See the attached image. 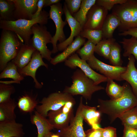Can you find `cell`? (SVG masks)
I'll list each match as a JSON object with an SVG mask.
<instances>
[{"mask_svg":"<svg viewBox=\"0 0 137 137\" xmlns=\"http://www.w3.org/2000/svg\"><path fill=\"white\" fill-rule=\"evenodd\" d=\"M61 1L60 0H45L44 7L48 6H50L53 5L57 4Z\"/></svg>","mask_w":137,"mask_h":137,"instance_id":"cell-44","label":"cell"},{"mask_svg":"<svg viewBox=\"0 0 137 137\" xmlns=\"http://www.w3.org/2000/svg\"><path fill=\"white\" fill-rule=\"evenodd\" d=\"M85 39L79 35L76 37L72 42L61 53L52 58L50 62L54 65L65 61L70 56L77 52L85 42Z\"/></svg>","mask_w":137,"mask_h":137,"instance_id":"cell-18","label":"cell"},{"mask_svg":"<svg viewBox=\"0 0 137 137\" xmlns=\"http://www.w3.org/2000/svg\"><path fill=\"white\" fill-rule=\"evenodd\" d=\"M23 127L15 120L0 122V137H23Z\"/></svg>","mask_w":137,"mask_h":137,"instance_id":"cell-17","label":"cell"},{"mask_svg":"<svg viewBox=\"0 0 137 137\" xmlns=\"http://www.w3.org/2000/svg\"><path fill=\"white\" fill-rule=\"evenodd\" d=\"M124 83V93L119 98L109 100L98 99V110L101 113L107 115L111 123L126 111L137 106V96L129 84L127 82Z\"/></svg>","mask_w":137,"mask_h":137,"instance_id":"cell-1","label":"cell"},{"mask_svg":"<svg viewBox=\"0 0 137 137\" xmlns=\"http://www.w3.org/2000/svg\"><path fill=\"white\" fill-rule=\"evenodd\" d=\"M120 24V20L115 14L112 13L108 15L101 29L102 39L113 38V34L114 30Z\"/></svg>","mask_w":137,"mask_h":137,"instance_id":"cell-24","label":"cell"},{"mask_svg":"<svg viewBox=\"0 0 137 137\" xmlns=\"http://www.w3.org/2000/svg\"><path fill=\"white\" fill-rule=\"evenodd\" d=\"M118 118L124 127L137 129V106L126 111Z\"/></svg>","mask_w":137,"mask_h":137,"instance_id":"cell-31","label":"cell"},{"mask_svg":"<svg viewBox=\"0 0 137 137\" xmlns=\"http://www.w3.org/2000/svg\"><path fill=\"white\" fill-rule=\"evenodd\" d=\"M64 62L65 65L71 68H79L87 76L93 81L95 85L107 81L108 78L94 71L87 61L82 59L77 54H73Z\"/></svg>","mask_w":137,"mask_h":137,"instance_id":"cell-9","label":"cell"},{"mask_svg":"<svg viewBox=\"0 0 137 137\" xmlns=\"http://www.w3.org/2000/svg\"><path fill=\"white\" fill-rule=\"evenodd\" d=\"M6 78L12 79L13 80L10 81L11 83H20L24 78L19 72L16 65L12 60L8 63L0 74V79Z\"/></svg>","mask_w":137,"mask_h":137,"instance_id":"cell-26","label":"cell"},{"mask_svg":"<svg viewBox=\"0 0 137 137\" xmlns=\"http://www.w3.org/2000/svg\"><path fill=\"white\" fill-rule=\"evenodd\" d=\"M15 5L12 0H0V20L15 21L14 16Z\"/></svg>","mask_w":137,"mask_h":137,"instance_id":"cell-28","label":"cell"},{"mask_svg":"<svg viewBox=\"0 0 137 137\" xmlns=\"http://www.w3.org/2000/svg\"><path fill=\"white\" fill-rule=\"evenodd\" d=\"M74 117L73 110L65 113L63 111L62 108L57 110L50 111L47 115L49 122L54 128L59 130L68 126Z\"/></svg>","mask_w":137,"mask_h":137,"instance_id":"cell-16","label":"cell"},{"mask_svg":"<svg viewBox=\"0 0 137 137\" xmlns=\"http://www.w3.org/2000/svg\"><path fill=\"white\" fill-rule=\"evenodd\" d=\"M50 7L49 19H50L53 21L56 28L55 33L52 37L51 43L53 47L51 52L55 54L58 51L57 46V41H58L60 43L66 39L63 28L67 23L62 19V16L64 13L62 5L60 2L51 6Z\"/></svg>","mask_w":137,"mask_h":137,"instance_id":"cell-8","label":"cell"},{"mask_svg":"<svg viewBox=\"0 0 137 137\" xmlns=\"http://www.w3.org/2000/svg\"><path fill=\"white\" fill-rule=\"evenodd\" d=\"M108 12L102 6L96 4L93 5L88 12L87 21L83 29L101 30Z\"/></svg>","mask_w":137,"mask_h":137,"instance_id":"cell-12","label":"cell"},{"mask_svg":"<svg viewBox=\"0 0 137 137\" xmlns=\"http://www.w3.org/2000/svg\"><path fill=\"white\" fill-rule=\"evenodd\" d=\"M79 36L87 38L96 45L102 39L101 30H95L88 29H83Z\"/></svg>","mask_w":137,"mask_h":137,"instance_id":"cell-34","label":"cell"},{"mask_svg":"<svg viewBox=\"0 0 137 137\" xmlns=\"http://www.w3.org/2000/svg\"><path fill=\"white\" fill-rule=\"evenodd\" d=\"M101 137H116V129L110 126L102 128Z\"/></svg>","mask_w":137,"mask_h":137,"instance_id":"cell-39","label":"cell"},{"mask_svg":"<svg viewBox=\"0 0 137 137\" xmlns=\"http://www.w3.org/2000/svg\"><path fill=\"white\" fill-rule=\"evenodd\" d=\"M121 48L120 45L115 41L111 45L109 59L112 65L122 66L123 61L121 56Z\"/></svg>","mask_w":137,"mask_h":137,"instance_id":"cell-33","label":"cell"},{"mask_svg":"<svg viewBox=\"0 0 137 137\" xmlns=\"http://www.w3.org/2000/svg\"><path fill=\"white\" fill-rule=\"evenodd\" d=\"M106 88V92L111 99H115L121 97L125 89L124 83L121 86L114 81L113 80L108 79Z\"/></svg>","mask_w":137,"mask_h":137,"instance_id":"cell-30","label":"cell"},{"mask_svg":"<svg viewBox=\"0 0 137 137\" xmlns=\"http://www.w3.org/2000/svg\"><path fill=\"white\" fill-rule=\"evenodd\" d=\"M31 29L33 35L29 45L40 52L43 58L50 61L52 53L48 48L47 44L51 43L53 37L45 25L36 24L32 26Z\"/></svg>","mask_w":137,"mask_h":137,"instance_id":"cell-6","label":"cell"},{"mask_svg":"<svg viewBox=\"0 0 137 137\" xmlns=\"http://www.w3.org/2000/svg\"><path fill=\"white\" fill-rule=\"evenodd\" d=\"M96 1V0H82L79 10L73 15L80 24L82 29L86 22L88 12L95 4Z\"/></svg>","mask_w":137,"mask_h":137,"instance_id":"cell-27","label":"cell"},{"mask_svg":"<svg viewBox=\"0 0 137 137\" xmlns=\"http://www.w3.org/2000/svg\"><path fill=\"white\" fill-rule=\"evenodd\" d=\"M82 113L83 119L89 125L92 129H96L100 128L99 124L101 120V113L96 107L82 105Z\"/></svg>","mask_w":137,"mask_h":137,"instance_id":"cell-23","label":"cell"},{"mask_svg":"<svg viewBox=\"0 0 137 137\" xmlns=\"http://www.w3.org/2000/svg\"><path fill=\"white\" fill-rule=\"evenodd\" d=\"M122 137H137V129L124 127Z\"/></svg>","mask_w":137,"mask_h":137,"instance_id":"cell-40","label":"cell"},{"mask_svg":"<svg viewBox=\"0 0 137 137\" xmlns=\"http://www.w3.org/2000/svg\"><path fill=\"white\" fill-rule=\"evenodd\" d=\"M23 44L14 32L2 30L0 39V72L15 58Z\"/></svg>","mask_w":137,"mask_h":137,"instance_id":"cell-4","label":"cell"},{"mask_svg":"<svg viewBox=\"0 0 137 137\" xmlns=\"http://www.w3.org/2000/svg\"><path fill=\"white\" fill-rule=\"evenodd\" d=\"M36 50L30 45L23 44L16 56L12 60L18 69L22 68L28 64L31 60L33 54Z\"/></svg>","mask_w":137,"mask_h":137,"instance_id":"cell-22","label":"cell"},{"mask_svg":"<svg viewBox=\"0 0 137 137\" xmlns=\"http://www.w3.org/2000/svg\"><path fill=\"white\" fill-rule=\"evenodd\" d=\"M96 45L88 40L76 52L82 60L87 61L94 55Z\"/></svg>","mask_w":137,"mask_h":137,"instance_id":"cell-35","label":"cell"},{"mask_svg":"<svg viewBox=\"0 0 137 137\" xmlns=\"http://www.w3.org/2000/svg\"><path fill=\"white\" fill-rule=\"evenodd\" d=\"M115 41L113 38L102 39L96 45L95 52L105 58L109 59L111 45Z\"/></svg>","mask_w":137,"mask_h":137,"instance_id":"cell-32","label":"cell"},{"mask_svg":"<svg viewBox=\"0 0 137 137\" xmlns=\"http://www.w3.org/2000/svg\"><path fill=\"white\" fill-rule=\"evenodd\" d=\"M15 6L14 16L15 20H31L37 9L38 0H12Z\"/></svg>","mask_w":137,"mask_h":137,"instance_id":"cell-14","label":"cell"},{"mask_svg":"<svg viewBox=\"0 0 137 137\" xmlns=\"http://www.w3.org/2000/svg\"><path fill=\"white\" fill-rule=\"evenodd\" d=\"M50 137H60V136L57 133L55 134L52 133Z\"/></svg>","mask_w":137,"mask_h":137,"instance_id":"cell-45","label":"cell"},{"mask_svg":"<svg viewBox=\"0 0 137 137\" xmlns=\"http://www.w3.org/2000/svg\"><path fill=\"white\" fill-rule=\"evenodd\" d=\"M45 0H38L37 3V9L36 12L33 15L32 19L37 17L42 11L43 7Z\"/></svg>","mask_w":137,"mask_h":137,"instance_id":"cell-43","label":"cell"},{"mask_svg":"<svg viewBox=\"0 0 137 137\" xmlns=\"http://www.w3.org/2000/svg\"><path fill=\"white\" fill-rule=\"evenodd\" d=\"M119 42L122 44L124 49L123 56L126 57L132 55L137 62V38L133 37L129 39L124 38Z\"/></svg>","mask_w":137,"mask_h":137,"instance_id":"cell-29","label":"cell"},{"mask_svg":"<svg viewBox=\"0 0 137 137\" xmlns=\"http://www.w3.org/2000/svg\"><path fill=\"white\" fill-rule=\"evenodd\" d=\"M119 36H126L128 35L137 38V27L131 28L126 31H123L118 33Z\"/></svg>","mask_w":137,"mask_h":137,"instance_id":"cell-42","label":"cell"},{"mask_svg":"<svg viewBox=\"0 0 137 137\" xmlns=\"http://www.w3.org/2000/svg\"><path fill=\"white\" fill-rule=\"evenodd\" d=\"M64 13L65 17V21L68 23L71 29V33L69 37L63 42L57 44L58 51L64 50L74 41V37L79 35L82 30L80 24L69 12L66 4L64 3L63 7Z\"/></svg>","mask_w":137,"mask_h":137,"instance_id":"cell-15","label":"cell"},{"mask_svg":"<svg viewBox=\"0 0 137 137\" xmlns=\"http://www.w3.org/2000/svg\"><path fill=\"white\" fill-rule=\"evenodd\" d=\"M82 0H65L66 4L68 9L73 16L79 10Z\"/></svg>","mask_w":137,"mask_h":137,"instance_id":"cell-38","label":"cell"},{"mask_svg":"<svg viewBox=\"0 0 137 137\" xmlns=\"http://www.w3.org/2000/svg\"><path fill=\"white\" fill-rule=\"evenodd\" d=\"M127 0H97L95 4L103 7L108 11H110L116 5L123 4Z\"/></svg>","mask_w":137,"mask_h":137,"instance_id":"cell-37","label":"cell"},{"mask_svg":"<svg viewBox=\"0 0 137 137\" xmlns=\"http://www.w3.org/2000/svg\"><path fill=\"white\" fill-rule=\"evenodd\" d=\"M17 106V102L11 98L0 103V122L15 120L16 115L15 110Z\"/></svg>","mask_w":137,"mask_h":137,"instance_id":"cell-25","label":"cell"},{"mask_svg":"<svg viewBox=\"0 0 137 137\" xmlns=\"http://www.w3.org/2000/svg\"><path fill=\"white\" fill-rule=\"evenodd\" d=\"M87 61L92 69L98 71L108 79L119 81L123 80L121 75L126 71V67L108 65L97 59L94 55Z\"/></svg>","mask_w":137,"mask_h":137,"instance_id":"cell-11","label":"cell"},{"mask_svg":"<svg viewBox=\"0 0 137 137\" xmlns=\"http://www.w3.org/2000/svg\"><path fill=\"white\" fill-rule=\"evenodd\" d=\"M49 13L43 10L37 18L31 20L20 19L14 21L0 20V28L2 30L15 32L23 43L30 45L31 36L33 35L31 28L36 24L45 25L49 19Z\"/></svg>","mask_w":137,"mask_h":137,"instance_id":"cell-2","label":"cell"},{"mask_svg":"<svg viewBox=\"0 0 137 137\" xmlns=\"http://www.w3.org/2000/svg\"><path fill=\"white\" fill-rule=\"evenodd\" d=\"M71 78L72 84L70 86H66L63 92L73 96L80 95L86 100H90L94 93L105 89L101 86L95 85L92 80L79 69L74 72Z\"/></svg>","mask_w":137,"mask_h":137,"instance_id":"cell-3","label":"cell"},{"mask_svg":"<svg viewBox=\"0 0 137 137\" xmlns=\"http://www.w3.org/2000/svg\"><path fill=\"white\" fill-rule=\"evenodd\" d=\"M15 91L14 87L11 84L7 83L0 81V103L9 100L11 96Z\"/></svg>","mask_w":137,"mask_h":137,"instance_id":"cell-36","label":"cell"},{"mask_svg":"<svg viewBox=\"0 0 137 137\" xmlns=\"http://www.w3.org/2000/svg\"><path fill=\"white\" fill-rule=\"evenodd\" d=\"M30 121L32 124L37 127L38 131L37 137H44L54 128L48 119L38 113L36 110L31 114Z\"/></svg>","mask_w":137,"mask_h":137,"instance_id":"cell-21","label":"cell"},{"mask_svg":"<svg viewBox=\"0 0 137 137\" xmlns=\"http://www.w3.org/2000/svg\"><path fill=\"white\" fill-rule=\"evenodd\" d=\"M112 13L119 19L118 27L121 32L137 27V0H127L125 3L115 5Z\"/></svg>","mask_w":137,"mask_h":137,"instance_id":"cell-5","label":"cell"},{"mask_svg":"<svg viewBox=\"0 0 137 137\" xmlns=\"http://www.w3.org/2000/svg\"><path fill=\"white\" fill-rule=\"evenodd\" d=\"M52 132H51L46 135L44 137H50Z\"/></svg>","mask_w":137,"mask_h":137,"instance_id":"cell-46","label":"cell"},{"mask_svg":"<svg viewBox=\"0 0 137 137\" xmlns=\"http://www.w3.org/2000/svg\"><path fill=\"white\" fill-rule=\"evenodd\" d=\"M41 66L48 68V65L43 61L40 52L36 50L33 54L31 60L28 64L23 68L18 70L19 73L24 77L29 76L32 77L35 83V88L40 89L42 85L37 79L36 73L37 70Z\"/></svg>","mask_w":137,"mask_h":137,"instance_id":"cell-13","label":"cell"},{"mask_svg":"<svg viewBox=\"0 0 137 137\" xmlns=\"http://www.w3.org/2000/svg\"><path fill=\"white\" fill-rule=\"evenodd\" d=\"M37 94H33L32 92H26L20 96L17 102L20 111L23 113L31 114L38 105L39 101L37 99Z\"/></svg>","mask_w":137,"mask_h":137,"instance_id":"cell-19","label":"cell"},{"mask_svg":"<svg viewBox=\"0 0 137 137\" xmlns=\"http://www.w3.org/2000/svg\"><path fill=\"white\" fill-rule=\"evenodd\" d=\"M83 104V97H81L75 115L69 125L57 132L60 137H86L83 127L84 119L82 113Z\"/></svg>","mask_w":137,"mask_h":137,"instance_id":"cell-10","label":"cell"},{"mask_svg":"<svg viewBox=\"0 0 137 137\" xmlns=\"http://www.w3.org/2000/svg\"><path fill=\"white\" fill-rule=\"evenodd\" d=\"M74 101H75V99L69 93L63 92H54L43 97L39 101L40 105L37 106L35 110L46 117L50 111L58 110L67 102Z\"/></svg>","mask_w":137,"mask_h":137,"instance_id":"cell-7","label":"cell"},{"mask_svg":"<svg viewBox=\"0 0 137 137\" xmlns=\"http://www.w3.org/2000/svg\"><path fill=\"white\" fill-rule=\"evenodd\" d=\"M128 62L125 71L121 75L130 86L134 94L137 96V69L135 65L136 60L132 55L128 57Z\"/></svg>","mask_w":137,"mask_h":137,"instance_id":"cell-20","label":"cell"},{"mask_svg":"<svg viewBox=\"0 0 137 137\" xmlns=\"http://www.w3.org/2000/svg\"><path fill=\"white\" fill-rule=\"evenodd\" d=\"M102 128L95 129L92 128L85 132L86 137H101Z\"/></svg>","mask_w":137,"mask_h":137,"instance_id":"cell-41","label":"cell"}]
</instances>
